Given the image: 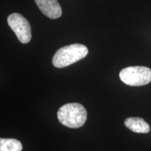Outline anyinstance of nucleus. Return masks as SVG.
<instances>
[{
  "label": "nucleus",
  "mask_w": 151,
  "mask_h": 151,
  "mask_svg": "<svg viewBox=\"0 0 151 151\" xmlns=\"http://www.w3.org/2000/svg\"><path fill=\"white\" fill-rule=\"evenodd\" d=\"M88 114L85 107L78 103H69L63 105L58 111V118L65 127L76 129L85 124Z\"/></svg>",
  "instance_id": "1"
},
{
  "label": "nucleus",
  "mask_w": 151,
  "mask_h": 151,
  "mask_svg": "<svg viewBox=\"0 0 151 151\" xmlns=\"http://www.w3.org/2000/svg\"><path fill=\"white\" fill-rule=\"evenodd\" d=\"M88 54V49L80 43H73L60 48L52 58V65L57 68H63L83 59Z\"/></svg>",
  "instance_id": "2"
},
{
  "label": "nucleus",
  "mask_w": 151,
  "mask_h": 151,
  "mask_svg": "<svg viewBox=\"0 0 151 151\" xmlns=\"http://www.w3.org/2000/svg\"><path fill=\"white\" fill-rule=\"evenodd\" d=\"M119 77L127 86H145L151 81V69L141 66L128 67L120 71Z\"/></svg>",
  "instance_id": "3"
},
{
  "label": "nucleus",
  "mask_w": 151,
  "mask_h": 151,
  "mask_svg": "<svg viewBox=\"0 0 151 151\" xmlns=\"http://www.w3.org/2000/svg\"><path fill=\"white\" fill-rule=\"evenodd\" d=\"M36 4L45 16L50 19L61 17L62 11L58 0H35Z\"/></svg>",
  "instance_id": "5"
},
{
  "label": "nucleus",
  "mask_w": 151,
  "mask_h": 151,
  "mask_svg": "<svg viewBox=\"0 0 151 151\" xmlns=\"http://www.w3.org/2000/svg\"><path fill=\"white\" fill-rule=\"evenodd\" d=\"M22 143L15 139H0V151H22Z\"/></svg>",
  "instance_id": "7"
},
{
  "label": "nucleus",
  "mask_w": 151,
  "mask_h": 151,
  "mask_svg": "<svg viewBox=\"0 0 151 151\" xmlns=\"http://www.w3.org/2000/svg\"><path fill=\"white\" fill-rule=\"evenodd\" d=\"M9 26L16 34L17 38L22 43H29L32 39L31 26L29 22L21 14L14 13L7 18Z\"/></svg>",
  "instance_id": "4"
},
{
  "label": "nucleus",
  "mask_w": 151,
  "mask_h": 151,
  "mask_svg": "<svg viewBox=\"0 0 151 151\" xmlns=\"http://www.w3.org/2000/svg\"><path fill=\"white\" fill-rule=\"evenodd\" d=\"M126 127L136 133H148L150 127L148 122L141 118H127L124 120Z\"/></svg>",
  "instance_id": "6"
}]
</instances>
